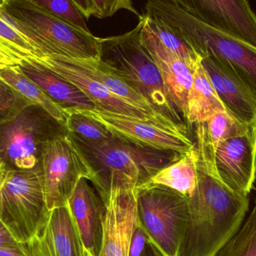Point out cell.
<instances>
[{
	"label": "cell",
	"mask_w": 256,
	"mask_h": 256,
	"mask_svg": "<svg viewBox=\"0 0 256 256\" xmlns=\"http://www.w3.org/2000/svg\"><path fill=\"white\" fill-rule=\"evenodd\" d=\"M50 210L42 168L0 171V219L19 243L32 239L44 226Z\"/></svg>",
	"instance_id": "obj_6"
},
{
	"label": "cell",
	"mask_w": 256,
	"mask_h": 256,
	"mask_svg": "<svg viewBox=\"0 0 256 256\" xmlns=\"http://www.w3.org/2000/svg\"><path fill=\"white\" fill-rule=\"evenodd\" d=\"M0 256H27L26 254L21 253L10 249L0 248Z\"/></svg>",
	"instance_id": "obj_36"
},
{
	"label": "cell",
	"mask_w": 256,
	"mask_h": 256,
	"mask_svg": "<svg viewBox=\"0 0 256 256\" xmlns=\"http://www.w3.org/2000/svg\"><path fill=\"white\" fill-rule=\"evenodd\" d=\"M148 16L154 17L182 33L202 57H216L230 65L256 97V49L212 28L188 12L180 0H150Z\"/></svg>",
	"instance_id": "obj_3"
},
{
	"label": "cell",
	"mask_w": 256,
	"mask_h": 256,
	"mask_svg": "<svg viewBox=\"0 0 256 256\" xmlns=\"http://www.w3.org/2000/svg\"><path fill=\"white\" fill-rule=\"evenodd\" d=\"M70 63L82 69L93 79L104 85L110 91L128 103L134 105L142 111L154 117L162 126L170 130L189 135V129L186 124H179L164 115L152 106L147 100L142 97L134 89L122 81L116 75L112 74L100 59H76L66 57Z\"/></svg>",
	"instance_id": "obj_19"
},
{
	"label": "cell",
	"mask_w": 256,
	"mask_h": 256,
	"mask_svg": "<svg viewBox=\"0 0 256 256\" xmlns=\"http://www.w3.org/2000/svg\"><path fill=\"white\" fill-rule=\"evenodd\" d=\"M76 9L85 19L110 18L120 10H128L141 16L130 0H72Z\"/></svg>",
	"instance_id": "obj_30"
},
{
	"label": "cell",
	"mask_w": 256,
	"mask_h": 256,
	"mask_svg": "<svg viewBox=\"0 0 256 256\" xmlns=\"http://www.w3.org/2000/svg\"><path fill=\"white\" fill-rule=\"evenodd\" d=\"M216 256H256V200L248 219Z\"/></svg>",
	"instance_id": "obj_26"
},
{
	"label": "cell",
	"mask_w": 256,
	"mask_h": 256,
	"mask_svg": "<svg viewBox=\"0 0 256 256\" xmlns=\"http://www.w3.org/2000/svg\"></svg>",
	"instance_id": "obj_39"
},
{
	"label": "cell",
	"mask_w": 256,
	"mask_h": 256,
	"mask_svg": "<svg viewBox=\"0 0 256 256\" xmlns=\"http://www.w3.org/2000/svg\"><path fill=\"white\" fill-rule=\"evenodd\" d=\"M33 6L48 12L63 22L82 30L91 33L85 18L81 15L72 0H28Z\"/></svg>",
	"instance_id": "obj_29"
},
{
	"label": "cell",
	"mask_w": 256,
	"mask_h": 256,
	"mask_svg": "<svg viewBox=\"0 0 256 256\" xmlns=\"http://www.w3.org/2000/svg\"><path fill=\"white\" fill-rule=\"evenodd\" d=\"M142 17L136 27L120 36L100 38V60L106 68L164 115L185 124L166 88L153 59L140 42Z\"/></svg>",
	"instance_id": "obj_4"
},
{
	"label": "cell",
	"mask_w": 256,
	"mask_h": 256,
	"mask_svg": "<svg viewBox=\"0 0 256 256\" xmlns=\"http://www.w3.org/2000/svg\"><path fill=\"white\" fill-rule=\"evenodd\" d=\"M68 114L64 127L68 134L91 142L106 141L114 136L104 126L82 114L66 108Z\"/></svg>",
	"instance_id": "obj_28"
},
{
	"label": "cell",
	"mask_w": 256,
	"mask_h": 256,
	"mask_svg": "<svg viewBox=\"0 0 256 256\" xmlns=\"http://www.w3.org/2000/svg\"><path fill=\"white\" fill-rule=\"evenodd\" d=\"M27 256H84L82 244L68 207L50 210L44 226L24 243Z\"/></svg>",
	"instance_id": "obj_17"
},
{
	"label": "cell",
	"mask_w": 256,
	"mask_h": 256,
	"mask_svg": "<svg viewBox=\"0 0 256 256\" xmlns=\"http://www.w3.org/2000/svg\"><path fill=\"white\" fill-rule=\"evenodd\" d=\"M221 111H226L225 108L212 85L201 59L194 69L192 85L188 93L186 123L190 126L204 123L215 113Z\"/></svg>",
	"instance_id": "obj_22"
},
{
	"label": "cell",
	"mask_w": 256,
	"mask_h": 256,
	"mask_svg": "<svg viewBox=\"0 0 256 256\" xmlns=\"http://www.w3.org/2000/svg\"><path fill=\"white\" fill-rule=\"evenodd\" d=\"M0 78L30 102L42 107L51 117L64 126L68 114L64 108L24 75L19 66L0 69Z\"/></svg>",
	"instance_id": "obj_23"
},
{
	"label": "cell",
	"mask_w": 256,
	"mask_h": 256,
	"mask_svg": "<svg viewBox=\"0 0 256 256\" xmlns=\"http://www.w3.org/2000/svg\"><path fill=\"white\" fill-rule=\"evenodd\" d=\"M82 253H84V256H93L92 254L90 253L84 246H82Z\"/></svg>",
	"instance_id": "obj_37"
},
{
	"label": "cell",
	"mask_w": 256,
	"mask_h": 256,
	"mask_svg": "<svg viewBox=\"0 0 256 256\" xmlns=\"http://www.w3.org/2000/svg\"><path fill=\"white\" fill-rule=\"evenodd\" d=\"M214 165L220 178L230 189L249 196L256 180V121L243 133L218 145Z\"/></svg>",
	"instance_id": "obj_12"
},
{
	"label": "cell",
	"mask_w": 256,
	"mask_h": 256,
	"mask_svg": "<svg viewBox=\"0 0 256 256\" xmlns=\"http://www.w3.org/2000/svg\"><path fill=\"white\" fill-rule=\"evenodd\" d=\"M19 69L24 75L64 109L96 108L92 101L76 86L36 62L32 60L28 61L22 60Z\"/></svg>",
	"instance_id": "obj_20"
},
{
	"label": "cell",
	"mask_w": 256,
	"mask_h": 256,
	"mask_svg": "<svg viewBox=\"0 0 256 256\" xmlns=\"http://www.w3.org/2000/svg\"><path fill=\"white\" fill-rule=\"evenodd\" d=\"M70 109L96 120L114 136L143 147L184 154L195 144L189 135L170 130L146 120L116 114L98 108Z\"/></svg>",
	"instance_id": "obj_11"
},
{
	"label": "cell",
	"mask_w": 256,
	"mask_h": 256,
	"mask_svg": "<svg viewBox=\"0 0 256 256\" xmlns=\"http://www.w3.org/2000/svg\"><path fill=\"white\" fill-rule=\"evenodd\" d=\"M66 132L42 107L30 104L0 124V164L8 169H34L40 165L43 144Z\"/></svg>",
	"instance_id": "obj_7"
},
{
	"label": "cell",
	"mask_w": 256,
	"mask_h": 256,
	"mask_svg": "<svg viewBox=\"0 0 256 256\" xmlns=\"http://www.w3.org/2000/svg\"><path fill=\"white\" fill-rule=\"evenodd\" d=\"M4 9L43 55L52 54L84 60L100 59V38L92 33L63 22L33 6L28 0H4Z\"/></svg>",
	"instance_id": "obj_5"
},
{
	"label": "cell",
	"mask_w": 256,
	"mask_h": 256,
	"mask_svg": "<svg viewBox=\"0 0 256 256\" xmlns=\"http://www.w3.org/2000/svg\"><path fill=\"white\" fill-rule=\"evenodd\" d=\"M68 207L73 216L82 246L93 256H98L103 240L106 204L88 180H79Z\"/></svg>",
	"instance_id": "obj_18"
},
{
	"label": "cell",
	"mask_w": 256,
	"mask_h": 256,
	"mask_svg": "<svg viewBox=\"0 0 256 256\" xmlns=\"http://www.w3.org/2000/svg\"><path fill=\"white\" fill-rule=\"evenodd\" d=\"M141 17L142 25L140 42L156 64L173 104L186 120L188 93L195 67L190 66L162 45L146 25L143 15Z\"/></svg>",
	"instance_id": "obj_15"
},
{
	"label": "cell",
	"mask_w": 256,
	"mask_h": 256,
	"mask_svg": "<svg viewBox=\"0 0 256 256\" xmlns=\"http://www.w3.org/2000/svg\"><path fill=\"white\" fill-rule=\"evenodd\" d=\"M149 30L167 49L192 67H196L202 57L194 51L180 32L154 17L143 15Z\"/></svg>",
	"instance_id": "obj_25"
},
{
	"label": "cell",
	"mask_w": 256,
	"mask_h": 256,
	"mask_svg": "<svg viewBox=\"0 0 256 256\" xmlns=\"http://www.w3.org/2000/svg\"><path fill=\"white\" fill-rule=\"evenodd\" d=\"M148 238L137 220L131 237L128 256H142Z\"/></svg>",
	"instance_id": "obj_32"
},
{
	"label": "cell",
	"mask_w": 256,
	"mask_h": 256,
	"mask_svg": "<svg viewBox=\"0 0 256 256\" xmlns=\"http://www.w3.org/2000/svg\"><path fill=\"white\" fill-rule=\"evenodd\" d=\"M196 144L178 160L162 168L138 190L160 187L171 189L188 198L192 196L198 184Z\"/></svg>",
	"instance_id": "obj_21"
},
{
	"label": "cell",
	"mask_w": 256,
	"mask_h": 256,
	"mask_svg": "<svg viewBox=\"0 0 256 256\" xmlns=\"http://www.w3.org/2000/svg\"><path fill=\"white\" fill-rule=\"evenodd\" d=\"M0 248L16 251L26 254L22 243H19L9 231L6 224L0 219Z\"/></svg>",
	"instance_id": "obj_33"
},
{
	"label": "cell",
	"mask_w": 256,
	"mask_h": 256,
	"mask_svg": "<svg viewBox=\"0 0 256 256\" xmlns=\"http://www.w3.org/2000/svg\"><path fill=\"white\" fill-rule=\"evenodd\" d=\"M204 126L208 141L214 150L221 142L240 135L249 126L238 122L226 111L215 113L204 123Z\"/></svg>",
	"instance_id": "obj_27"
},
{
	"label": "cell",
	"mask_w": 256,
	"mask_h": 256,
	"mask_svg": "<svg viewBox=\"0 0 256 256\" xmlns=\"http://www.w3.org/2000/svg\"><path fill=\"white\" fill-rule=\"evenodd\" d=\"M196 137L198 184L186 198L179 256H216L243 225L250 197L236 193L220 178L203 123L196 124Z\"/></svg>",
	"instance_id": "obj_1"
},
{
	"label": "cell",
	"mask_w": 256,
	"mask_h": 256,
	"mask_svg": "<svg viewBox=\"0 0 256 256\" xmlns=\"http://www.w3.org/2000/svg\"><path fill=\"white\" fill-rule=\"evenodd\" d=\"M182 6L207 25L256 49V15L248 1L180 0Z\"/></svg>",
	"instance_id": "obj_13"
},
{
	"label": "cell",
	"mask_w": 256,
	"mask_h": 256,
	"mask_svg": "<svg viewBox=\"0 0 256 256\" xmlns=\"http://www.w3.org/2000/svg\"><path fill=\"white\" fill-rule=\"evenodd\" d=\"M186 198L171 189L138 190L137 220L164 256H179L186 216Z\"/></svg>",
	"instance_id": "obj_8"
},
{
	"label": "cell",
	"mask_w": 256,
	"mask_h": 256,
	"mask_svg": "<svg viewBox=\"0 0 256 256\" xmlns=\"http://www.w3.org/2000/svg\"><path fill=\"white\" fill-rule=\"evenodd\" d=\"M202 63L226 111L244 126L255 123L256 97L234 69L216 57H204Z\"/></svg>",
	"instance_id": "obj_16"
},
{
	"label": "cell",
	"mask_w": 256,
	"mask_h": 256,
	"mask_svg": "<svg viewBox=\"0 0 256 256\" xmlns=\"http://www.w3.org/2000/svg\"><path fill=\"white\" fill-rule=\"evenodd\" d=\"M68 135L84 158L90 171V181L105 204L110 193L112 175L128 177L138 188L183 155L143 147L114 135L106 141L91 142Z\"/></svg>",
	"instance_id": "obj_2"
},
{
	"label": "cell",
	"mask_w": 256,
	"mask_h": 256,
	"mask_svg": "<svg viewBox=\"0 0 256 256\" xmlns=\"http://www.w3.org/2000/svg\"><path fill=\"white\" fill-rule=\"evenodd\" d=\"M22 60L14 54H10L0 47V69L18 67L22 64Z\"/></svg>",
	"instance_id": "obj_34"
},
{
	"label": "cell",
	"mask_w": 256,
	"mask_h": 256,
	"mask_svg": "<svg viewBox=\"0 0 256 256\" xmlns=\"http://www.w3.org/2000/svg\"><path fill=\"white\" fill-rule=\"evenodd\" d=\"M40 168L49 210L67 206L80 179L90 181L88 167L67 132L43 144Z\"/></svg>",
	"instance_id": "obj_9"
},
{
	"label": "cell",
	"mask_w": 256,
	"mask_h": 256,
	"mask_svg": "<svg viewBox=\"0 0 256 256\" xmlns=\"http://www.w3.org/2000/svg\"><path fill=\"white\" fill-rule=\"evenodd\" d=\"M32 104L0 78V124Z\"/></svg>",
	"instance_id": "obj_31"
},
{
	"label": "cell",
	"mask_w": 256,
	"mask_h": 256,
	"mask_svg": "<svg viewBox=\"0 0 256 256\" xmlns=\"http://www.w3.org/2000/svg\"><path fill=\"white\" fill-rule=\"evenodd\" d=\"M142 256H164L152 243L148 242Z\"/></svg>",
	"instance_id": "obj_35"
},
{
	"label": "cell",
	"mask_w": 256,
	"mask_h": 256,
	"mask_svg": "<svg viewBox=\"0 0 256 256\" xmlns=\"http://www.w3.org/2000/svg\"><path fill=\"white\" fill-rule=\"evenodd\" d=\"M0 47L24 61L34 60L43 56L38 47L22 33L6 13L4 0L0 1Z\"/></svg>",
	"instance_id": "obj_24"
},
{
	"label": "cell",
	"mask_w": 256,
	"mask_h": 256,
	"mask_svg": "<svg viewBox=\"0 0 256 256\" xmlns=\"http://www.w3.org/2000/svg\"><path fill=\"white\" fill-rule=\"evenodd\" d=\"M2 168H3L2 165H1V164H0V171H1Z\"/></svg>",
	"instance_id": "obj_38"
},
{
	"label": "cell",
	"mask_w": 256,
	"mask_h": 256,
	"mask_svg": "<svg viewBox=\"0 0 256 256\" xmlns=\"http://www.w3.org/2000/svg\"><path fill=\"white\" fill-rule=\"evenodd\" d=\"M33 61L44 66L56 75L76 86L87 97L92 101L98 109L132 118L146 120L149 123L166 128L154 117L116 96L104 85L93 79L82 69L70 63L64 56L52 54H44L43 57Z\"/></svg>",
	"instance_id": "obj_14"
},
{
	"label": "cell",
	"mask_w": 256,
	"mask_h": 256,
	"mask_svg": "<svg viewBox=\"0 0 256 256\" xmlns=\"http://www.w3.org/2000/svg\"><path fill=\"white\" fill-rule=\"evenodd\" d=\"M138 189L128 177L112 175L98 256H128L137 222Z\"/></svg>",
	"instance_id": "obj_10"
}]
</instances>
